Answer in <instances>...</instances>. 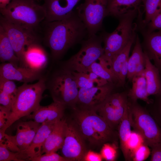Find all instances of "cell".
<instances>
[{
  "instance_id": "3",
  "label": "cell",
  "mask_w": 161,
  "mask_h": 161,
  "mask_svg": "<svg viewBox=\"0 0 161 161\" xmlns=\"http://www.w3.org/2000/svg\"><path fill=\"white\" fill-rule=\"evenodd\" d=\"M46 89L45 76L35 83H23L18 87L8 120L4 126L0 129V132H5L17 120L34 112L40 105L43 94Z\"/></svg>"
},
{
  "instance_id": "31",
  "label": "cell",
  "mask_w": 161,
  "mask_h": 161,
  "mask_svg": "<svg viewBox=\"0 0 161 161\" xmlns=\"http://www.w3.org/2000/svg\"><path fill=\"white\" fill-rule=\"evenodd\" d=\"M88 72L95 73L108 82L114 84L117 87L118 81L114 75L100 63L96 61L93 63L89 67Z\"/></svg>"
},
{
  "instance_id": "10",
  "label": "cell",
  "mask_w": 161,
  "mask_h": 161,
  "mask_svg": "<svg viewBox=\"0 0 161 161\" xmlns=\"http://www.w3.org/2000/svg\"><path fill=\"white\" fill-rule=\"evenodd\" d=\"M128 92L112 93L95 110L114 130L118 129L123 116L128 100Z\"/></svg>"
},
{
  "instance_id": "25",
  "label": "cell",
  "mask_w": 161,
  "mask_h": 161,
  "mask_svg": "<svg viewBox=\"0 0 161 161\" xmlns=\"http://www.w3.org/2000/svg\"><path fill=\"white\" fill-rule=\"evenodd\" d=\"M131 82L132 85L128 91V99L132 101H136L140 99L145 102L147 104L151 103L152 100L148 98L144 72L134 76Z\"/></svg>"
},
{
  "instance_id": "40",
  "label": "cell",
  "mask_w": 161,
  "mask_h": 161,
  "mask_svg": "<svg viewBox=\"0 0 161 161\" xmlns=\"http://www.w3.org/2000/svg\"><path fill=\"white\" fill-rule=\"evenodd\" d=\"M11 111L4 106H0V129L3 128L7 123Z\"/></svg>"
},
{
  "instance_id": "24",
  "label": "cell",
  "mask_w": 161,
  "mask_h": 161,
  "mask_svg": "<svg viewBox=\"0 0 161 161\" xmlns=\"http://www.w3.org/2000/svg\"><path fill=\"white\" fill-rule=\"evenodd\" d=\"M131 115L128 100L123 116L117 129L120 148L126 161L131 160L127 144L131 131Z\"/></svg>"
},
{
  "instance_id": "5",
  "label": "cell",
  "mask_w": 161,
  "mask_h": 161,
  "mask_svg": "<svg viewBox=\"0 0 161 161\" xmlns=\"http://www.w3.org/2000/svg\"><path fill=\"white\" fill-rule=\"evenodd\" d=\"M45 77L47 89L53 101L71 109L75 106L79 89L72 72L60 65Z\"/></svg>"
},
{
  "instance_id": "8",
  "label": "cell",
  "mask_w": 161,
  "mask_h": 161,
  "mask_svg": "<svg viewBox=\"0 0 161 161\" xmlns=\"http://www.w3.org/2000/svg\"><path fill=\"white\" fill-rule=\"evenodd\" d=\"M131 127L143 136L145 144L151 147L161 143V127L148 110L136 101L128 99Z\"/></svg>"
},
{
  "instance_id": "18",
  "label": "cell",
  "mask_w": 161,
  "mask_h": 161,
  "mask_svg": "<svg viewBox=\"0 0 161 161\" xmlns=\"http://www.w3.org/2000/svg\"><path fill=\"white\" fill-rule=\"evenodd\" d=\"M41 124L33 120L22 121L18 124L16 134L10 136L20 151L28 148Z\"/></svg>"
},
{
  "instance_id": "19",
  "label": "cell",
  "mask_w": 161,
  "mask_h": 161,
  "mask_svg": "<svg viewBox=\"0 0 161 161\" xmlns=\"http://www.w3.org/2000/svg\"><path fill=\"white\" fill-rule=\"evenodd\" d=\"M141 32L143 36L141 45L143 51L151 60L153 61L161 75V30Z\"/></svg>"
},
{
  "instance_id": "14",
  "label": "cell",
  "mask_w": 161,
  "mask_h": 161,
  "mask_svg": "<svg viewBox=\"0 0 161 161\" xmlns=\"http://www.w3.org/2000/svg\"><path fill=\"white\" fill-rule=\"evenodd\" d=\"M42 72L29 68L16 66L9 62L2 63L0 65V77L24 83L40 79L44 76Z\"/></svg>"
},
{
  "instance_id": "42",
  "label": "cell",
  "mask_w": 161,
  "mask_h": 161,
  "mask_svg": "<svg viewBox=\"0 0 161 161\" xmlns=\"http://www.w3.org/2000/svg\"><path fill=\"white\" fill-rule=\"evenodd\" d=\"M90 79L94 83L96 86H100L108 83L106 80L92 72L86 73Z\"/></svg>"
},
{
  "instance_id": "13",
  "label": "cell",
  "mask_w": 161,
  "mask_h": 161,
  "mask_svg": "<svg viewBox=\"0 0 161 161\" xmlns=\"http://www.w3.org/2000/svg\"><path fill=\"white\" fill-rule=\"evenodd\" d=\"M115 87L114 84L108 82L100 86H95L88 89H79L75 106L95 111L98 106L112 93Z\"/></svg>"
},
{
  "instance_id": "16",
  "label": "cell",
  "mask_w": 161,
  "mask_h": 161,
  "mask_svg": "<svg viewBox=\"0 0 161 161\" xmlns=\"http://www.w3.org/2000/svg\"><path fill=\"white\" fill-rule=\"evenodd\" d=\"M67 108L63 104L53 101L47 106L40 105L34 112L26 117L40 124L56 123L64 117L65 111Z\"/></svg>"
},
{
  "instance_id": "27",
  "label": "cell",
  "mask_w": 161,
  "mask_h": 161,
  "mask_svg": "<svg viewBox=\"0 0 161 161\" xmlns=\"http://www.w3.org/2000/svg\"><path fill=\"white\" fill-rule=\"evenodd\" d=\"M0 60L19 66L20 61L5 31L0 26Z\"/></svg>"
},
{
  "instance_id": "9",
  "label": "cell",
  "mask_w": 161,
  "mask_h": 161,
  "mask_svg": "<svg viewBox=\"0 0 161 161\" xmlns=\"http://www.w3.org/2000/svg\"><path fill=\"white\" fill-rule=\"evenodd\" d=\"M108 0H84L76 9V13L86 29L88 37L96 35L107 16Z\"/></svg>"
},
{
  "instance_id": "12",
  "label": "cell",
  "mask_w": 161,
  "mask_h": 161,
  "mask_svg": "<svg viewBox=\"0 0 161 161\" xmlns=\"http://www.w3.org/2000/svg\"><path fill=\"white\" fill-rule=\"evenodd\" d=\"M65 137L61 148L62 156L68 161H84L87 151L85 141L72 121L66 119Z\"/></svg>"
},
{
  "instance_id": "17",
  "label": "cell",
  "mask_w": 161,
  "mask_h": 161,
  "mask_svg": "<svg viewBox=\"0 0 161 161\" xmlns=\"http://www.w3.org/2000/svg\"><path fill=\"white\" fill-rule=\"evenodd\" d=\"M24 67L38 71H42L48 63L47 53L38 41L27 46L24 56Z\"/></svg>"
},
{
  "instance_id": "43",
  "label": "cell",
  "mask_w": 161,
  "mask_h": 161,
  "mask_svg": "<svg viewBox=\"0 0 161 161\" xmlns=\"http://www.w3.org/2000/svg\"><path fill=\"white\" fill-rule=\"evenodd\" d=\"M103 158L100 154L91 150L88 151L84 157V161H101Z\"/></svg>"
},
{
  "instance_id": "39",
  "label": "cell",
  "mask_w": 161,
  "mask_h": 161,
  "mask_svg": "<svg viewBox=\"0 0 161 161\" xmlns=\"http://www.w3.org/2000/svg\"><path fill=\"white\" fill-rule=\"evenodd\" d=\"M27 161H68V160L56 153L51 152L44 153L37 157L29 158Z\"/></svg>"
},
{
  "instance_id": "28",
  "label": "cell",
  "mask_w": 161,
  "mask_h": 161,
  "mask_svg": "<svg viewBox=\"0 0 161 161\" xmlns=\"http://www.w3.org/2000/svg\"><path fill=\"white\" fill-rule=\"evenodd\" d=\"M135 44L131 55L128 61V73L127 79L131 82L134 76L136 69L139 64L145 59L144 53L138 35L136 38Z\"/></svg>"
},
{
  "instance_id": "32",
  "label": "cell",
  "mask_w": 161,
  "mask_h": 161,
  "mask_svg": "<svg viewBox=\"0 0 161 161\" xmlns=\"http://www.w3.org/2000/svg\"><path fill=\"white\" fill-rule=\"evenodd\" d=\"M26 160L21 152L11 151L7 148L4 144L0 142V161H24Z\"/></svg>"
},
{
  "instance_id": "34",
  "label": "cell",
  "mask_w": 161,
  "mask_h": 161,
  "mask_svg": "<svg viewBox=\"0 0 161 161\" xmlns=\"http://www.w3.org/2000/svg\"><path fill=\"white\" fill-rule=\"evenodd\" d=\"M154 96V100L147 104L149 106L147 110L161 127V92Z\"/></svg>"
},
{
  "instance_id": "21",
  "label": "cell",
  "mask_w": 161,
  "mask_h": 161,
  "mask_svg": "<svg viewBox=\"0 0 161 161\" xmlns=\"http://www.w3.org/2000/svg\"><path fill=\"white\" fill-rule=\"evenodd\" d=\"M56 123L41 124L28 148L26 150L21 151L26 158L27 161L29 158L41 155L43 146Z\"/></svg>"
},
{
  "instance_id": "11",
  "label": "cell",
  "mask_w": 161,
  "mask_h": 161,
  "mask_svg": "<svg viewBox=\"0 0 161 161\" xmlns=\"http://www.w3.org/2000/svg\"><path fill=\"white\" fill-rule=\"evenodd\" d=\"M0 24L19 58V66L24 67V56L26 48L32 43L38 41L37 38L34 32L10 22L2 16L1 17Z\"/></svg>"
},
{
  "instance_id": "4",
  "label": "cell",
  "mask_w": 161,
  "mask_h": 161,
  "mask_svg": "<svg viewBox=\"0 0 161 161\" xmlns=\"http://www.w3.org/2000/svg\"><path fill=\"white\" fill-rule=\"evenodd\" d=\"M0 11L2 16L8 21L33 32L46 17L44 6L37 4L34 0H11Z\"/></svg>"
},
{
  "instance_id": "37",
  "label": "cell",
  "mask_w": 161,
  "mask_h": 161,
  "mask_svg": "<svg viewBox=\"0 0 161 161\" xmlns=\"http://www.w3.org/2000/svg\"><path fill=\"white\" fill-rule=\"evenodd\" d=\"M148 147L145 143L140 146L131 154V160L143 161L146 160L151 153Z\"/></svg>"
},
{
  "instance_id": "23",
  "label": "cell",
  "mask_w": 161,
  "mask_h": 161,
  "mask_svg": "<svg viewBox=\"0 0 161 161\" xmlns=\"http://www.w3.org/2000/svg\"><path fill=\"white\" fill-rule=\"evenodd\" d=\"M144 52L145 63L144 73L148 94L149 96L155 95L161 92V74L158 69L152 64L146 53Z\"/></svg>"
},
{
  "instance_id": "35",
  "label": "cell",
  "mask_w": 161,
  "mask_h": 161,
  "mask_svg": "<svg viewBox=\"0 0 161 161\" xmlns=\"http://www.w3.org/2000/svg\"><path fill=\"white\" fill-rule=\"evenodd\" d=\"M116 143H104L101 148L100 154L103 159L108 161H113L116 159L117 154Z\"/></svg>"
},
{
  "instance_id": "20",
  "label": "cell",
  "mask_w": 161,
  "mask_h": 161,
  "mask_svg": "<svg viewBox=\"0 0 161 161\" xmlns=\"http://www.w3.org/2000/svg\"><path fill=\"white\" fill-rule=\"evenodd\" d=\"M66 124V118L64 117L56 123L43 146L41 154L56 152L61 148L65 137Z\"/></svg>"
},
{
  "instance_id": "7",
  "label": "cell",
  "mask_w": 161,
  "mask_h": 161,
  "mask_svg": "<svg viewBox=\"0 0 161 161\" xmlns=\"http://www.w3.org/2000/svg\"><path fill=\"white\" fill-rule=\"evenodd\" d=\"M102 42V37L96 35L88 37L80 43L79 51L68 60L60 63V65L71 72H87L92 64L104 54Z\"/></svg>"
},
{
  "instance_id": "15",
  "label": "cell",
  "mask_w": 161,
  "mask_h": 161,
  "mask_svg": "<svg viewBox=\"0 0 161 161\" xmlns=\"http://www.w3.org/2000/svg\"><path fill=\"white\" fill-rule=\"evenodd\" d=\"M80 0H44L46 22L62 20L70 17Z\"/></svg>"
},
{
  "instance_id": "1",
  "label": "cell",
  "mask_w": 161,
  "mask_h": 161,
  "mask_svg": "<svg viewBox=\"0 0 161 161\" xmlns=\"http://www.w3.org/2000/svg\"><path fill=\"white\" fill-rule=\"evenodd\" d=\"M46 22L44 41L54 61H58L69 49L88 36L86 27L76 12L65 19Z\"/></svg>"
},
{
  "instance_id": "33",
  "label": "cell",
  "mask_w": 161,
  "mask_h": 161,
  "mask_svg": "<svg viewBox=\"0 0 161 161\" xmlns=\"http://www.w3.org/2000/svg\"><path fill=\"white\" fill-rule=\"evenodd\" d=\"M144 143V139L142 134L136 130L131 131L127 144V148L131 159V155L134 151L140 146Z\"/></svg>"
},
{
  "instance_id": "41",
  "label": "cell",
  "mask_w": 161,
  "mask_h": 161,
  "mask_svg": "<svg viewBox=\"0 0 161 161\" xmlns=\"http://www.w3.org/2000/svg\"><path fill=\"white\" fill-rule=\"evenodd\" d=\"M151 161H161V143L154 145L151 147Z\"/></svg>"
},
{
  "instance_id": "2",
  "label": "cell",
  "mask_w": 161,
  "mask_h": 161,
  "mask_svg": "<svg viewBox=\"0 0 161 161\" xmlns=\"http://www.w3.org/2000/svg\"><path fill=\"white\" fill-rule=\"evenodd\" d=\"M72 119L87 148H97L107 143H117L118 132L95 111L75 106Z\"/></svg>"
},
{
  "instance_id": "44",
  "label": "cell",
  "mask_w": 161,
  "mask_h": 161,
  "mask_svg": "<svg viewBox=\"0 0 161 161\" xmlns=\"http://www.w3.org/2000/svg\"><path fill=\"white\" fill-rule=\"evenodd\" d=\"M11 1V0H0V9L5 8Z\"/></svg>"
},
{
  "instance_id": "36",
  "label": "cell",
  "mask_w": 161,
  "mask_h": 161,
  "mask_svg": "<svg viewBox=\"0 0 161 161\" xmlns=\"http://www.w3.org/2000/svg\"><path fill=\"white\" fill-rule=\"evenodd\" d=\"M79 89H88L96 86L86 73L72 72Z\"/></svg>"
},
{
  "instance_id": "29",
  "label": "cell",
  "mask_w": 161,
  "mask_h": 161,
  "mask_svg": "<svg viewBox=\"0 0 161 161\" xmlns=\"http://www.w3.org/2000/svg\"><path fill=\"white\" fill-rule=\"evenodd\" d=\"M142 3L145 14L144 19L141 17L138 18L140 28L149 23L161 10V0H142Z\"/></svg>"
},
{
  "instance_id": "22",
  "label": "cell",
  "mask_w": 161,
  "mask_h": 161,
  "mask_svg": "<svg viewBox=\"0 0 161 161\" xmlns=\"http://www.w3.org/2000/svg\"><path fill=\"white\" fill-rule=\"evenodd\" d=\"M142 0H108L107 16L119 18L124 16L138 12Z\"/></svg>"
},
{
  "instance_id": "6",
  "label": "cell",
  "mask_w": 161,
  "mask_h": 161,
  "mask_svg": "<svg viewBox=\"0 0 161 161\" xmlns=\"http://www.w3.org/2000/svg\"><path fill=\"white\" fill-rule=\"evenodd\" d=\"M126 15L119 18V24L115 30L102 37L104 43V58L111 63L112 59L120 52L132 40L136 38L133 22L137 13Z\"/></svg>"
},
{
  "instance_id": "30",
  "label": "cell",
  "mask_w": 161,
  "mask_h": 161,
  "mask_svg": "<svg viewBox=\"0 0 161 161\" xmlns=\"http://www.w3.org/2000/svg\"><path fill=\"white\" fill-rule=\"evenodd\" d=\"M135 39L131 40L126 46L112 60V71L117 80L121 69L128 61L131 47Z\"/></svg>"
},
{
  "instance_id": "26",
  "label": "cell",
  "mask_w": 161,
  "mask_h": 161,
  "mask_svg": "<svg viewBox=\"0 0 161 161\" xmlns=\"http://www.w3.org/2000/svg\"><path fill=\"white\" fill-rule=\"evenodd\" d=\"M18 87L13 80L0 77V104L12 110Z\"/></svg>"
},
{
  "instance_id": "38",
  "label": "cell",
  "mask_w": 161,
  "mask_h": 161,
  "mask_svg": "<svg viewBox=\"0 0 161 161\" xmlns=\"http://www.w3.org/2000/svg\"><path fill=\"white\" fill-rule=\"evenodd\" d=\"M140 28L141 32L148 33L161 30V10L149 23Z\"/></svg>"
}]
</instances>
